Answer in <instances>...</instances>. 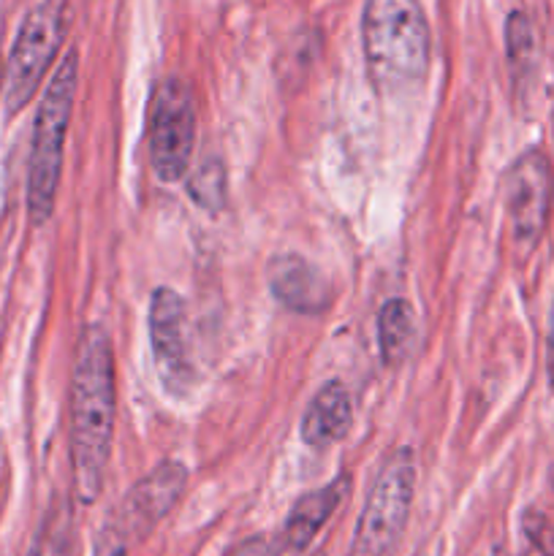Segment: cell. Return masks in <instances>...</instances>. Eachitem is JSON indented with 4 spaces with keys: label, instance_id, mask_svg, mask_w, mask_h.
<instances>
[{
    "label": "cell",
    "instance_id": "cell-1",
    "mask_svg": "<svg viewBox=\"0 0 554 556\" xmlns=\"http://www.w3.org/2000/svg\"><path fill=\"white\" fill-rule=\"evenodd\" d=\"M114 353L103 326L92 324L79 334L71 378V465L76 500L92 505L106 478L114 438Z\"/></svg>",
    "mask_w": 554,
    "mask_h": 556
},
{
    "label": "cell",
    "instance_id": "cell-2",
    "mask_svg": "<svg viewBox=\"0 0 554 556\" xmlns=\"http://www.w3.org/2000/svg\"><path fill=\"white\" fill-rule=\"evenodd\" d=\"M362 47L373 85L405 96L429 74V22L421 0H364Z\"/></svg>",
    "mask_w": 554,
    "mask_h": 556
},
{
    "label": "cell",
    "instance_id": "cell-3",
    "mask_svg": "<svg viewBox=\"0 0 554 556\" xmlns=\"http://www.w3.org/2000/svg\"><path fill=\"white\" fill-rule=\"evenodd\" d=\"M76 79H79V52L71 49L60 60L52 81L38 103L36 128H33L30 163H27V212L36 226L52 217L58 201L60 174H63V147L74 112Z\"/></svg>",
    "mask_w": 554,
    "mask_h": 556
},
{
    "label": "cell",
    "instance_id": "cell-4",
    "mask_svg": "<svg viewBox=\"0 0 554 556\" xmlns=\"http://www.w3.org/2000/svg\"><path fill=\"white\" fill-rule=\"evenodd\" d=\"M416 492V459L411 448H396L369 486L356 521L351 556H389L400 543Z\"/></svg>",
    "mask_w": 554,
    "mask_h": 556
},
{
    "label": "cell",
    "instance_id": "cell-5",
    "mask_svg": "<svg viewBox=\"0 0 554 556\" xmlns=\"http://www.w3.org/2000/svg\"><path fill=\"white\" fill-rule=\"evenodd\" d=\"M147 144L150 163L163 182L188 174L196 144V103L188 85L177 76L161 79L147 103Z\"/></svg>",
    "mask_w": 554,
    "mask_h": 556
},
{
    "label": "cell",
    "instance_id": "cell-6",
    "mask_svg": "<svg viewBox=\"0 0 554 556\" xmlns=\"http://www.w3.org/2000/svg\"><path fill=\"white\" fill-rule=\"evenodd\" d=\"M68 25V0H41L22 22L5 65V109L22 112L36 96Z\"/></svg>",
    "mask_w": 554,
    "mask_h": 556
},
{
    "label": "cell",
    "instance_id": "cell-7",
    "mask_svg": "<svg viewBox=\"0 0 554 556\" xmlns=\"http://www.w3.org/2000/svg\"><path fill=\"white\" fill-rule=\"evenodd\" d=\"M554 172L543 150H527L516 157L503 177V201L508 231L521 258L538 248L552 215Z\"/></svg>",
    "mask_w": 554,
    "mask_h": 556
},
{
    "label": "cell",
    "instance_id": "cell-8",
    "mask_svg": "<svg viewBox=\"0 0 554 556\" xmlns=\"http://www.w3.org/2000/svg\"><path fill=\"white\" fill-rule=\"evenodd\" d=\"M185 486H188V467L182 462L166 459L152 467L141 481L130 486L123 505H119V514L114 516L125 538L144 541L182 500Z\"/></svg>",
    "mask_w": 554,
    "mask_h": 556
},
{
    "label": "cell",
    "instance_id": "cell-9",
    "mask_svg": "<svg viewBox=\"0 0 554 556\" xmlns=\"http://www.w3.org/2000/svg\"><path fill=\"white\" fill-rule=\"evenodd\" d=\"M150 345L155 369L172 394L190 383V356L185 342V302L174 288H155L150 299Z\"/></svg>",
    "mask_w": 554,
    "mask_h": 556
},
{
    "label": "cell",
    "instance_id": "cell-10",
    "mask_svg": "<svg viewBox=\"0 0 554 556\" xmlns=\"http://www.w3.org/2000/svg\"><path fill=\"white\" fill-rule=\"evenodd\" d=\"M269 291L282 307L299 315H320L331 304V286L302 255H275L266 269Z\"/></svg>",
    "mask_w": 554,
    "mask_h": 556
},
{
    "label": "cell",
    "instance_id": "cell-11",
    "mask_svg": "<svg viewBox=\"0 0 554 556\" xmlns=\"http://www.w3.org/2000/svg\"><path fill=\"white\" fill-rule=\"evenodd\" d=\"M348 492H351V478L340 476L331 483H326V486L313 489V492H307L304 497H299L297 503H293L291 514H288L286 525H282V548L291 554L304 552V548L315 541L320 527L337 514V508H340L342 500L348 497Z\"/></svg>",
    "mask_w": 554,
    "mask_h": 556
},
{
    "label": "cell",
    "instance_id": "cell-12",
    "mask_svg": "<svg viewBox=\"0 0 554 556\" xmlns=\"http://www.w3.org/2000/svg\"><path fill=\"white\" fill-rule=\"evenodd\" d=\"M353 427V400L351 391L340 383L331 380L326 383L313 402L304 410L302 424H299V434L302 443L310 448H329V445L340 443Z\"/></svg>",
    "mask_w": 554,
    "mask_h": 556
},
{
    "label": "cell",
    "instance_id": "cell-13",
    "mask_svg": "<svg viewBox=\"0 0 554 556\" xmlns=\"http://www.w3.org/2000/svg\"><path fill=\"white\" fill-rule=\"evenodd\" d=\"M380 356L389 367H400L416 342V313L405 299H389L378 309Z\"/></svg>",
    "mask_w": 554,
    "mask_h": 556
},
{
    "label": "cell",
    "instance_id": "cell-14",
    "mask_svg": "<svg viewBox=\"0 0 554 556\" xmlns=\"http://www.w3.org/2000/svg\"><path fill=\"white\" fill-rule=\"evenodd\" d=\"M74 508L68 500H58L43 516L27 556H74Z\"/></svg>",
    "mask_w": 554,
    "mask_h": 556
},
{
    "label": "cell",
    "instance_id": "cell-15",
    "mask_svg": "<svg viewBox=\"0 0 554 556\" xmlns=\"http://www.w3.org/2000/svg\"><path fill=\"white\" fill-rule=\"evenodd\" d=\"M188 199L204 212H221L228 199V174L221 157H206L201 166L190 172L188 179Z\"/></svg>",
    "mask_w": 554,
    "mask_h": 556
},
{
    "label": "cell",
    "instance_id": "cell-16",
    "mask_svg": "<svg viewBox=\"0 0 554 556\" xmlns=\"http://www.w3.org/2000/svg\"><path fill=\"white\" fill-rule=\"evenodd\" d=\"M505 52H508L511 65L519 76L536 68L538 60V38L530 16L525 11H514L505 22Z\"/></svg>",
    "mask_w": 554,
    "mask_h": 556
},
{
    "label": "cell",
    "instance_id": "cell-17",
    "mask_svg": "<svg viewBox=\"0 0 554 556\" xmlns=\"http://www.w3.org/2000/svg\"><path fill=\"white\" fill-rule=\"evenodd\" d=\"M92 556H128V538L119 530L114 516L98 530L96 552H92Z\"/></svg>",
    "mask_w": 554,
    "mask_h": 556
},
{
    "label": "cell",
    "instance_id": "cell-18",
    "mask_svg": "<svg viewBox=\"0 0 554 556\" xmlns=\"http://www.w3.org/2000/svg\"><path fill=\"white\" fill-rule=\"evenodd\" d=\"M525 532L532 543L538 546V552L554 556V530L541 514H527L525 516Z\"/></svg>",
    "mask_w": 554,
    "mask_h": 556
},
{
    "label": "cell",
    "instance_id": "cell-19",
    "mask_svg": "<svg viewBox=\"0 0 554 556\" xmlns=\"http://www.w3.org/2000/svg\"><path fill=\"white\" fill-rule=\"evenodd\" d=\"M228 556H269V546L264 538H250V541L239 543Z\"/></svg>",
    "mask_w": 554,
    "mask_h": 556
},
{
    "label": "cell",
    "instance_id": "cell-20",
    "mask_svg": "<svg viewBox=\"0 0 554 556\" xmlns=\"http://www.w3.org/2000/svg\"><path fill=\"white\" fill-rule=\"evenodd\" d=\"M549 378L554 383V320H552V331H549Z\"/></svg>",
    "mask_w": 554,
    "mask_h": 556
},
{
    "label": "cell",
    "instance_id": "cell-21",
    "mask_svg": "<svg viewBox=\"0 0 554 556\" xmlns=\"http://www.w3.org/2000/svg\"><path fill=\"white\" fill-rule=\"evenodd\" d=\"M3 76H5V71H3V60H0V81H3Z\"/></svg>",
    "mask_w": 554,
    "mask_h": 556
},
{
    "label": "cell",
    "instance_id": "cell-22",
    "mask_svg": "<svg viewBox=\"0 0 554 556\" xmlns=\"http://www.w3.org/2000/svg\"><path fill=\"white\" fill-rule=\"evenodd\" d=\"M310 556H326L324 552H315V554H310Z\"/></svg>",
    "mask_w": 554,
    "mask_h": 556
}]
</instances>
